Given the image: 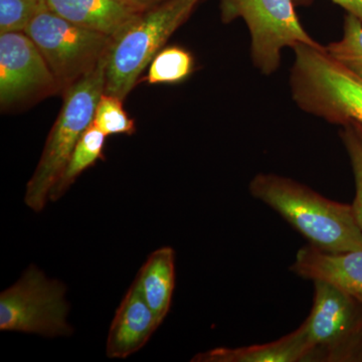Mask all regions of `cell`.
Returning a JSON list of instances; mask_svg holds the SVG:
<instances>
[{
    "mask_svg": "<svg viewBox=\"0 0 362 362\" xmlns=\"http://www.w3.org/2000/svg\"><path fill=\"white\" fill-rule=\"evenodd\" d=\"M250 192L316 249L328 252L362 250V232L349 204L331 201L291 178L271 173L255 176Z\"/></svg>",
    "mask_w": 362,
    "mask_h": 362,
    "instance_id": "1",
    "label": "cell"
},
{
    "mask_svg": "<svg viewBox=\"0 0 362 362\" xmlns=\"http://www.w3.org/2000/svg\"><path fill=\"white\" fill-rule=\"evenodd\" d=\"M23 33L42 52L59 90L68 89L96 68L113 42V37L71 23L45 6Z\"/></svg>",
    "mask_w": 362,
    "mask_h": 362,
    "instance_id": "5",
    "label": "cell"
},
{
    "mask_svg": "<svg viewBox=\"0 0 362 362\" xmlns=\"http://www.w3.org/2000/svg\"><path fill=\"white\" fill-rule=\"evenodd\" d=\"M324 47L331 58L362 78V21L358 18L347 13L341 40Z\"/></svg>",
    "mask_w": 362,
    "mask_h": 362,
    "instance_id": "17",
    "label": "cell"
},
{
    "mask_svg": "<svg viewBox=\"0 0 362 362\" xmlns=\"http://www.w3.org/2000/svg\"><path fill=\"white\" fill-rule=\"evenodd\" d=\"M107 56L96 68L65 90L61 112L26 187L25 204L35 213L45 209L49 192L65 169L78 140L94 121L98 102L105 90Z\"/></svg>",
    "mask_w": 362,
    "mask_h": 362,
    "instance_id": "3",
    "label": "cell"
},
{
    "mask_svg": "<svg viewBox=\"0 0 362 362\" xmlns=\"http://www.w3.org/2000/svg\"><path fill=\"white\" fill-rule=\"evenodd\" d=\"M66 286L49 279L30 265L16 284L0 294V330L69 337L73 328L66 321L70 305Z\"/></svg>",
    "mask_w": 362,
    "mask_h": 362,
    "instance_id": "7",
    "label": "cell"
},
{
    "mask_svg": "<svg viewBox=\"0 0 362 362\" xmlns=\"http://www.w3.org/2000/svg\"><path fill=\"white\" fill-rule=\"evenodd\" d=\"M119 1L122 2L126 6L130 7L136 13H141L143 11L156 6L162 0H119Z\"/></svg>",
    "mask_w": 362,
    "mask_h": 362,
    "instance_id": "22",
    "label": "cell"
},
{
    "mask_svg": "<svg viewBox=\"0 0 362 362\" xmlns=\"http://www.w3.org/2000/svg\"><path fill=\"white\" fill-rule=\"evenodd\" d=\"M93 124L106 136L135 132L134 121L124 110L123 100L106 93L98 102Z\"/></svg>",
    "mask_w": 362,
    "mask_h": 362,
    "instance_id": "18",
    "label": "cell"
},
{
    "mask_svg": "<svg viewBox=\"0 0 362 362\" xmlns=\"http://www.w3.org/2000/svg\"><path fill=\"white\" fill-rule=\"evenodd\" d=\"M315 350L302 324L289 335L277 341L240 349H216L197 354V362H294L303 361Z\"/></svg>",
    "mask_w": 362,
    "mask_h": 362,
    "instance_id": "13",
    "label": "cell"
},
{
    "mask_svg": "<svg viewBox=\"0 0 362 362\" xmlns=\"http://www.w3.org/2000/svg\"><path fill=\"white\" fill-rule=\"evenodd\" d=\"M160 323L133 282L117 309L107 338L109 358H127L142 349Z\"/></svg>",
    "mask_w": 362,
    "mask_h": 362,
    "instance_id": "10",
    "label": "cell"
},
{
    "mask_svg": "<svg viewBox=\"0 0 362 362\" xmlns=\"http://www.w3.org/2000/svg\"><path fill=\"white\" fill-rule=\"evenodd\" d=\"M45 0H0V33H23Z\"/></svg>",
    "mask_w": 362,
    "mask_h": 362,
    "instance_id": "19",
    "label": "cell"
},
{
    "mask_svg": "<svg viewBox=\"0 0 362 362\" xmlns=\"http://www.w3.org/2000/svg\"><path fill=\"white\" fill-rule=\"evenodd\" d=\"M45 6L71 23L113 39L140 14L119 0H45Z\"/></svg>",
    "mask_w": 362,
    "mask_h": 362,
    "instance_id": "12",
    "label": "cell"
},
{
    "mask_svg": "<svg viewBox=\"0 0 362 362\" xmlns=\"http://www.w3.org/2000/svg\"><path fill=\"white\" fill-rule=\"evenodd\" d=\"M105 138L106 135L92 123L78 140L65 169L52 187L49 195V201L56 202L61 199L81 173L94 165L98 159L102 158Z\"/></svg>",
    "mask_w": 362,
    "mask_h": 362,
    "instance_id": "15",
    "label": "cell"
},
{
    "mask_svg": "<svg viewBox=\"0 0 362 362\" xmlns=\"http://www.w3.org/2000/svg\"><path fill=\"white\" fill-rule=\"evenodd\" d=\"M291 270L312 281H323L352 296L362 295V250L328 252L311 245L297 252Z\"/></svg>",
    "mask_w": 362,
    "mask_h": 362,
    "instance_id": "11",
    "label": "cell"
},
{
    "mask_svg": "<svg viewBox=\"0 0 362 362\" xmlns=\"http://www.w3.org/2000/svg\"><path fill=\"white\" fill-rule=\"evenodd\" d=\"M309 0H294L295 4H306ZM362 21V0H331Z\"/></svg>",
    "mask_w": 362,
    "mask_h": 362,
    "instance_id": "21",
    "label": "cell"
},
{
    "mask_svg": "<svg viewBox=\"0 0 362 362\" xmlns=\"http://www.w3.org/2000/svg\"><path fill=\"white\" fill-rule=\"evenodd\" d=\"M221 20L245 21L251 33V57L263 75L280 68L285 47L299 45H321L300 23L294 0H221Z\"/></svg>",
    "mask_w": 362,
    "mask_h": 362,
    "instance_id": "6",
    "label": "cell"
},
{
    "mask_svg": "<svg viewBox=\"0 0 362 362\" xmlns=\"http://www.w3.org/2000/svg\"><path fill=\"white\" fill-rule=\"evenodd\" d=\"M356 298L357 301L359 302L362 305V295H356V296H354Z\"/></svg>",
    "mask_w": 362,
    "mask_h": 362,
    "instance_id": "24",
    "label": "cell"
},
{
    "mask_svg": "<svg viewBox=\"0 0 362 362\" xmlns=\"http://www.w3.org/2000/svg\"><path fill=\"white\" fill-rule=\"evenodd\" d=\"M342 127L340 137L349 154L356 181V197L351 204L352 211L362 232V140L351 124H347Z\"/></svg>",
    "mask_w": 362,
    "mask_h": 362,
    "instance_id": "20",
    "label": "cell"
},
{
    "mask_svg": "<svg viewBox=\"0 0 362 362\" xmlns=\"http://www.w3.org/2000/svg\"><path fill=\"white\" fill-rule=\"evenodd\" d=\"M293 49L290 87L297 106L335 125H362V78L331 58L323 45Z\"/></svg>",
    "mask_w": 362,
    "mask_h": 362,
    "instance_id": "2",
    "label": "cell"
},
{
    "mask_svg": "<svg viewBox=\"0 0 362 362\" xmlns=\"http://www.w3.org/2000/svg\"><path fill=\"white\" fill-rule=\"evenodd\" d=\"M135 282L161 324L170 310L175 292V250L170 247H162L152 252L140 269Z\"/></svg>",
    "mask_w": 362,
    "mask_h": 362,
    "instance_id": "14",
    "label": "cell"
},
{
    "mask_svg": "<svg viewBox=\"0 0 362 362\" xmlns=\"http://www.w3.org/2000/svg\"><path fill=\"white\" fill-rule=\"evenodd\" d=\"M314 303L303 323L313 346L332 352L354 347L362 337V305L356 297L339 288L313 281Z\"/></svg>",
    "mask_w": 362,
    "mask_h": 362,
    "instance_id": "9",
    "label": "cell"
},
{
    "mask_svg": "<svg viewBox=\"0 0 362 362\" xmlns=\"http://www.w3.org/2000/svg\"><path fill=\"white\" fill-rule=\"evenodd\" d=\"M194 70L192 52L182 47H169L152 59L146 81L149 84H176L189 77Z\"/></svg>",
    "mask_w": 362,
    "mask_h": 362,
    "instance_id": "16",
    "label": "cell"
},
{
    "mask_svg": "<svg viewBox=\"0 0 362 362\" xmlns=\"http://www.w3.org/2000/svg\"><path fill=\"white\" fill-rule=\"evenodd\" d=\"M202 0H162L114 37L107 56L106 94L124 101L169 37Z\"/></svg>",
    "mask_w": 362,
    "mask_h": 362,
    "instance_id": "4",
    "label": "cell"
},
{
    "mask_svg": "<svg viewBox=\"0 0 362 362\" xmlns=\"http://www.w3.org/2000/svg\"><path fill=\"white\" fill-rule=\"evenodd\" d=\"M59 90L51 69L25 33L0 35V104L13 108Z\"/></svg>",
    "mask_w": 362,
    "mask_h": 362,
    "instance_id": "8",
    "label": "cell"
},
{
    "mask_svg": "<svg viewBox=\"0 0 362 362\" xmlns=\"http://www.w3.org/2000/svg\"><path fill=\"white\" fill-rule=\"evenodd\" d=\"M351 125L354 126V128H356L357 133H358V135L361 136V138L362 140V125H361V124L351 123Z\"/></svg>",
    "mask_w": 362,
    "mask_h": 362,
    "instance_id": "23",
    "label": "cell"
}]
</instances>
